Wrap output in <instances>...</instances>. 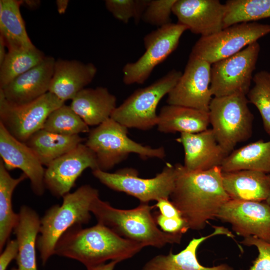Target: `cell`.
<instances>
[{"instance_id":"obj_38","label":"cell","mask_w":270,"mask_h":270,"mask_svg":"<svg viewBox=\"0 0 270 270\" xmlns=\"http://www.w3.org/2000/svg\"><path fill=\"white\" fill-rule=\"evenodd\" d=\"M18 254V245L16 240H9L0 256V270H6L8 264L16 259Z\"/></svg>"},{"instance_id":"obj_30","label":"cell","mask_w":270,"mask_h":270,"mask_svg":"<svg viewBox=\"0 0 270 270\" xmlns=\"http://www.w3.org/2000/svg\"><path fill=\"white\" fill-rule=\"evenodd\" d=\"M46 56L36 46L8 50L4 61L0 65V88L40 64Z\"/></svg>"},{"instance_id":"obj_31","label":"cell","mask_w":270,"mask_h":270,"mask_svg":"<svg viewBox=\"0 0 270 270\" xmlns=\"http://www.w3.org/2000/svg\"><path fill=\"white\" fill-rule=\"evenodd\" d=\"M224 4V28L270 18V0H228Z\"/></svg>"},{"instance_id":"obj_4","label":"cell","mask_w":270,"mask_h":270,"mask_svg":"<svg viewBox=\"0 0 270 270\" xmlns=\"http://www.w3.org/2000/svg\"><path fill=\"white\" fill-rule=\"evenodd\" d=\"M99 197L98 190L89 184L79 187L62 197L61 206L50 208L40 218L36 242L43 265L54 254L56 244L62 235L75 225L87 224L91 218V204Z\"/></svg>"},{"instance_id":"obj_41","label":"cell","mask_w":270,"mask_h":270,"mask_svg":"<svg viewBox=\"0 0 270 270\" xmlns=\"http://www.w3.org/2000/svg\"><path fill=\"white\" fill-rule=\"evenodd\" d=\"M7 47L4 38L0 35V65L4 61L8 52L6 48Z\"/></svg>"},{"instance_id":"obj_9","label":"cell","mask_w":270,"mask_h":270,"mask_svg":"<svg viewBox=\"0 0 270 270\" xmlns=\"http://www.w3.org/2000/svg\"><path fill=\"white\" fill-rule=\"evenodd\" d=\"M270 33V25L256 22L231 26L218 32L200 36L190 55L211 64L230 56Z\"/></svg>"},{"instance_id":"obj_5","label":"cell","mask_w":270,"mask_h":270,"mask_svg":"<svg viewBox=\"0 0 270 270\" xmlns=\"http://www.w3.org/2000/svg\"><path fill=\"white\" fill-rule=\"evenodd\" d=\"M128 128L110 118L90 131L84 144L94 154L99 170L108 172L132 153L142 159L166 156L163 147L153 148L130 139Z\"/></svg>"},{"instance_id":"obj_12","label":"cell","mask_w":270,"mask_h":270,"mask_svg":"<svg viewBox=\"0 0 270 270\" xmlns=\"http://www.w3.org/2000/svg\"><path fill=\"white\" fill-rule=\"evenodd\" d=\"M64 102L48 92L30 103L12 105L0 92V122L14 138L26 142L43 128L49 115Z\"/></svg>"},{"instance_id":"obj_39","label":"cell","mask_w":270,"mask_h":270,"mask_svg":"<svg viewBox=\"0 0 270 270\" xmlns=\"http://www.w3.org/2000/svg\"><path fill=\"white\" fill-rule=\"evenodd\" d=\"M159 210L160 214L166 218H174L182 216L179 210L169 199H160L154 206Z\"/></svg>"},{"instance_id":"obj_20","label":"cell","mask_w":270,"mask_h":270,"mask_svg":"<svg viewBox=\"0 0 270 270\" xmlns=\"http://www.w3.org/2000/svg\"><path fill=\"white\" fill-rule=\"evenodd\" d=\"M96 72L92 63L58 59L55 62L48 92L64 102L72 100L92 82Z\"/></svg>"},{"instance_id":"obj_35","label":"cell","mask_w":270,"mask_h":270,"mask_svg":"<svg viewBox=\"0 0 270 270\" xmlns=\"http://www.w3.org/2000/svg\"><path fill=\"white\" fill-rule=\"evenodd\" d=\"M176 0H150L142 20L158 28L171 23L170 14Z\"/></svg>"},{"instance_id":"obj_7","label":"cell","mask_w":270,"mask_h":270,"mask_svg":"<svg viewBox=\"0 0 270 270\" xmlns=\"http://www.w3.org/2000/svg\"><path fill=\"white\" fill-rule=\"evenodd\" d=\"M182 73L173 70L151 84L136 90L117 106L111 118L127 128L148 130L156 126V108L168 95Z\"/></svg>"},{"instance_id":"obj_10","label":"cell","mask_w":270,"mask_h":270,"mask_svg":"<svg viewBox=\"0 0 270 270\" xmlns=\"http://www.w3.org/2000/svg\"><path fill=\"white\" fill-rule=\"evenodd\" d=\"M260 52L256 42L238 53L211 66L210 88L214 97L236 94L246 95Z\"/></svg>"},{"instance_id":"obj_14","label":"cell","mask_w":270,"mask_h":270,"mask_svg":"<svg viewBox=\"0 0 270 270\" xmlns=\"http://www.w3.org/2000/svg\"><path fill=\"white\" fill-rule=\"evenodd\" d=\"M45 169L46 188L56 198H62L75 185L86 168L98 169L96 156L84 144L81 143L52 162Z\"/></svg>"},{"instance_id":"obj_15","label":"cell","mask_w":270,"mask_h":270,"mask_svg":"<svg viewBox=\"0 0 270 270\" xmlns=\"http://www.w3.org/2000/svg\"><path fill=\"white\" fill-rule=\"evenodd\" d=\"M216 218L230 224L238 236L270 242V206L266 202L230 200Z\"/></svg>"},{"instance_id":"obj_22","label":"cell","mask_w":270,"mask_h":270,"mask_svg":"<svg viewBox=\"0 0 270 270\" xmlns=\"http://www.w3.org/2000/svg\"><path fill=\"white\" fill-rule=\"evenodd\" d=\"M223 187L230 200L263 202L270 192V174L252 170L222 172Z\"/></svg>"},{"instance_id":"obj_24","label":"cell","mask_w":270,"mask_h":270,"mask_svg":"<svg viewBox=\"0 0 270 270\" xmlns=\"http://www.w3.org/2000/svg\"><path fill=\"white\" fill-rule=\"evenodd\" d=\"M18 214V220L14 229L18 245L17 267L11 270H38L36 249L40 218L34 210L25 205Z\"/></svg>"},{"instance_id":"obj_17","label":"cell","mask_w":270,"mask_h":270,"mask_svg":"<svg viewBox=\"0 0 270 270\" xmlns=\"http://www.w3.org/2000/svg\"><path fill=\"white\" fill-rule=\"evenodd\" d=\"M0 156L8 170H22L30 180L35 194L43 195L46 189L43 165L30 148L12 136L0 122Z\"/></svg>"},{"instance_id":"obj_11","label":"cell","mask_w":270,"mask_h":270,"mask_svg":"<svg viewBox=\"0 0 270 270\" xmlns=\"http://www.w3.org/2000/svg\"><path fill=\"white\" fill-rule=\"evenodd\" d=\"M186 30L188 28L184 25L171 22L146 34L144 38V54L136 62L126 64L122 68L124 83L144 84L154 69L176 48Z\"/></svg>"},{"instance_id":"obj_33","label":"cell","mask_w":270,"mask_h":270,"mask_svg":"<svg viewBox=\"0 0 270 270\" xmlns=\"http://www.w3.org/2000/svg\"><path fill=\"white\" fill-rule=\"evenodd\" d=\"M254 86L248 93L249 102L258 110L262 118L264 128L270 136V74L266 70L256 73L252 78Z\"/></svg>"},{"instance_id":"obj_36","label":"cell","mask_w":270,"mask_h":270,"mask_svg":"<svg viewBox=\"0 0 270 270\" xmlns=\"http://www.w3.org/2000/svg\"><path fill=\"white\" fill-rule=\"evenodd\" d=\"M240 242L247 246H255L258 252V257L248 270H270V242L256 236L244 238Z\"/></svg>"},{"instance_id":"obj_34","label":"cell","mask_w":270,"mask_h":270,"mask_svg":"<svg viewBox=\"0 0 270 270\" xmlns=\"http://www.w3.org/2000/svg\"><path fill=\"white\" fill-rule=\"evenodd\" d=\"M150 0H106L105 6L113 16L124 24L133 18L136 24L142 19Z\"/></svg>"},{"instance_id":"obj_6","label":"cell","mask_w":270,"mask_h":270,"mask_svg":"<svg viewBox=\"0 0 270 270\" xmlns=\"http://www.w3.org/2000/svg\"><path fill=\"white\" fill-rule=\"evenodd\" d=\"M246 95L214 97L208 110L212 130L218 143L229 154L238 143L252 135L254 116Z\"/></svg>"},{"instance_id":"obj_2","label":"cell","mask_w":270,"mask_h":270,"mask_svg":"<svg viewBox=\"0 0 270 270\" xmlns=\"http://www.w3.org/2000/svg\"><path fill=\"white\" fill-rule=\"evenodd\" d=\"M144 247L98 223L84 228L80 225L71 227L58 241L54 254L76 260L88 269L108 260L119 262L129 259Z\"/></svg>"},{"instance_id":"obj_21","label":"cell","mask_w":270,"mask_h":270,"mask_svg":"<svg viewBox=\"0 0 270 270\" xmlns=\"http://www.w3.org/2000/svg\"><path fill=\"white\" fill-rule=\"evenodd\" d=\"M214 230L206 236L193 238L183 250L174 254L157 255L148 260L141 270H234L227 264L206 267L198 262L196 252L200 244L208 238L218 234L233 238L234 236L228 228L216 226Z\"/></svg>"},{"instance_id":"obj_26","label":"cell","mask_w":270,"mask_h":270,"mask_svg":"<svg viewBox=\"0 0 270 270\" xmlns=\"http://www.w3.org/2000/svg\"><path fill=\"white\" fill-rule=\"evenodd\" d=\"M22 0H0V35L8 50L31 48L30 40L20 12Z\"/></svg>"},{"instance_id":"obj_45","label":"cell","mask_w":270,"mask_h":270,"mask_svg":"<svg viewBox=\"0 0 270 270\" xmlns=\"http://www.w3.org/2000/svg\"></svg>"},{"instance_id":"obj_40","label":"cell","mask_w":270,"mask_h":270,"mask_svg":"<svg viewBox=\"0 0 270 270\" xmlns=\"http://www.w3.org/2000/svg\"><path fill=\"white\" fill-rule=\"evenodd\" d=\"M118 262L116 260L110 261L108 264H104L87 269L88 270H114Z\"/></svg>"},{"instance_id":"obj_43","label":"cell","mask_w":270,"mask_h":270,"mask_svg":"<svg viewBox=\"0 0 270 270\" xmlns=\"http://www.w3.org/2000/svg\"><path fill=\"white\" fill-rule=\"evenodd\" d=\"M40 2L37 0H22V4H23L30 8H35L40 4Z\"/></svg>"},{"instance_id":"obj_8","label":"cell","mask_w":270,"mask_h":270,"mask_svg":"<svg viewBox=\"0 0 270 270\" xmlns=\"http://www.w3.org/2000/svg\"><path fill=\"white\" fill-rule=\"evenodd\" d=\"M93 176L102 184L117 192H123L139 200L140 203L170 199L174 186L175 166L166 163L155 177L141 178L132 168L118 170L114 173L99 169L92 170Z\"/></svg>"},{"instance_id":"obj_42","label":"cell","mask_w":270,"mask_h":270,"mask_svg":"<svg viewBox=\"0 0 270 270\" xmlns=\"http://www.w3.org/2000/svg\"><path fill=\"white\" fill-rule=\"evenodd\" d=\"M69 1L68 0H58L56 4L57 10L60 14H64L68 8Z\"/></svg>"},{"instance_id":"obj_13","label":"cell","mask_w":270,"mask_h":270,"mask_svg":"<svg viewBox=\"0 0 270 270\" xmlns=\"http://www.w3.org/2000/svg\"><path fill=\"white\" fill-rule=\"evenodd\" d=\"M211 66L190 55L184 72L168 94L167 104L208 112L212 98L210 88Z\"/></svg>"},{"instance_id":"obj_27","label":"cell","mask_w":270,"mask_h":270,"mask_svg":"<svg viewBox=\"0 0 270 270\" xmlns=\"http://www.w3.org/2000/svg\"><path fill=\"white\" fill-rule=\"evenodd\" d=\"M220 168L222 172L252 170L270 172V140H259L232 150Z\"/></svg>"},{"instance_id":"obj_28","label":"cell","mask_w":270,"mask_h":270,"mask_svg":"<svg viewBox=\"0 0 270 270\" xmlns=\"http://www.w3.org/2000/svg\"><path fill=\"white\" fill-rule=\"evenodd\" d=\"M79 135L65 136L40 130L24 142L46 166L84 141Z\"/></svg>"},{"instance_id":"obj_32","label":"cell","mask_w":270,"mask_h":270,"mask_svg":"<svg viewBox=\"0 0 270 270\" xmlns=\"http://www.w3.org/2000/svg\"><path fill=\"white\" fill-rule=\"evenodd\" d=\"M88 126L70 106L64 104L49 115L42 129L60 134L74 136L89 132Z\"/></svg>"},{"instance_id":"obj_23","label":"cell","mask_w":270,"mask_h":270,"mask_svg":"<svg viewBox=\"0 0 270 270\" xmlns=\"http://www.w3.org/2000/svg\"><path fill=\"white\" fill-rule=\"evenodd\" d=\"M72 110L88 126H98L110 118L116 98L106 88H84L72 100Z\"/></svg>"},{"instance_id":"obj_29","label":"cell","mask_w":270,"mask_h":270,"mask_svg":"<svg viewBox=\"0 0 270 270\" xmlns=\"http://www.w3.org/2000/svg\"><path fill=\"white\" fill-rule=\"evenodd\" d=\"M22 173L18 178H12L0 160V251L2 252L18 220V214L14 212L12 196L16 188L25 179Z\"/></svg>"},{"instance_id":"obj_1","label":"cell","mask_w":270,"mask_h":270,"mask_svg":"<svg viewBox=\"0 0 270 270\" xmlns=\"http://www.w3.org/2000/svg\"><path fill=\"white\" fill-rule=\"evenodd\" d=\"M174 186L170 198L189 229H204L230 199L224 190L220 167L190 171L176 164Z\"/></svg>"},{"instance_id":"obj_3","label":"cell","mask_w":270,"mask_h":270,"mask_svg":"<svg viewBox=\"0 0 270 270\" xmlns=\"http://www.w3.org/2000/svg\"><path fill=\"white\" fill-rule=\"evenodd\" d=\"M152 208L148 204L140 203L134 208L121 210L98 197L91 204L90 210L98 223L123 238L145 246L162 248L167 244H180L182 234L166 233L158 228L151 212Z\"/></svg>"},{"instance_id":"obj_37","label":"cell","mask_w":270,"mask_h":270,"mask_svg":"<svg viewBox=\"0 0 270 270\" xmlns=\"http://www.w3.org/2000/svg\"><path fill=\"white\" fill-rule=\"evenodd\" d=\"M155 220L157 225L166 233L183 234L189 229L182 216L168 218L159 214L156 216Z\"/></svg>"},{"instance_id":"obj_16","label":"cell","mask_w":270,"mask_h":270,"mask_svg":"<svg viewBox=\"0 0 270 270\" xmlns=\"http://www.w3.org/2000/svg\"><path fill=\"white\" fill-rule=\"evenodd\" d=\"M224 4L218 0H176L172 13L178 23L201 36H206L224 28Z\"/></svg>"},{"instance_id":"obj_25","label":"cell","mask_w":270,"mask_h":270,"mask_svg":"<svg viewBox=\"0 0 270 270\" xmlns=\"http://www.w3.org/2000/svg\"><path fill=\"white\" fill-rule=\"evenodd\" d=\"M208 112L193 108L167 104L158 114V130L163 133H198L209 126Z\"/></svg>"},{"instance_id":"obj_44","label":"cell","mask_w":270,"mask_h":270,"mask_svg":"<svg viewBox=\"0 0 270 270\" xmlns=\"http://www.w3.org/2000/svg\"><path fill=\"white\" fill-rule=\"evenodd\" d=\"M266 202L270 206V192L269 194V195L267 198V199L266 200Z\"/></svg>"},{"instance_id":"obj_18","label":"cell","mask_w":270,"mask_h":270,"mask_svg":"<svg viewBox=\"0 0 270 270\" xmlns=\"http://www.w3.org/2000/svg\"><path fill=\"white\" fill-rule=\"evenodd\" d=\"M55 62L53 57L46 56L40 64L0 88L8 102L16 106L24 104L48 92Z\"/></svg>"},{"instance_id":"obj_19","label":"cell","mask_w":270,"mask_h":270,"mask_svg":"<svg viewBox=\"0 0 270 270\" xmlns=\"http://www.w3.org/2000/svg\"><path fill=\"white\" fill-rule=\"evenodd\" d=\"M176 140L183 146L184 166L188 170L204 171L220 167L229 154L218 143L212 128L198 133H181Z\"/></svg>"}]
</instances>
